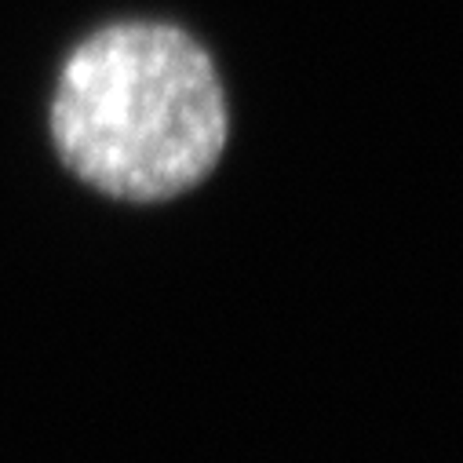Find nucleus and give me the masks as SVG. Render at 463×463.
Instances as JSON below:
<instances>
[{"label": "nucleus", "mask_w": 463, "mask_h": 463, "mask_svg": "<svg viewBox=\"0 0 463 463\" xmlns=\"http://www.w3.org/2000/svg\"><path fill=\"white\" fill-rule=\"evenodd\" d=\"M52 139L66 168L118 201H168L204 183L230 139L215 55L165 19H121L62 62Z\"/></svg>", "instance_id": "1"}]
</instances>
